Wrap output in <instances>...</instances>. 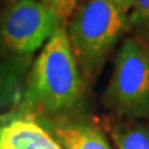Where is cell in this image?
<instances>
[{"mask_svg":"<svg viewBox=\"0 0 149 149\" xmlns=\"http://www.w3.org/2000/svg\"><path fill=\"white\" fill-rule=\"evenodd\" d=\"M84 86L66 29L62 26L32 62L21 101L0 120L79 115L84 105Z\"/></svg>","mask_w":149,"mask_h":149,"instance_id":"cell-1","label":"cell"},{"mask_svg":"<svg viewBox=\"0 0 149 149\" xmlns=\"http://www.w3.org/2000/svg\"><path fill=\"white\" fill-rule=\"evenodd\" d=\"M70 17L68 39L81 77L91 86L127 29V11L111 0H81Z\"/></svg>","mask_w":149,"mask_h":149,"instance_id":"cell-2","label":"cell"},{"mask_svg":"<svg viewBox=\"0 0 149 149\" xmlns=\"http://www.w3.org/2000/svg\"><path fill=\"white\" fill-rule=\"evenodd\" d=\"M107 108L127 119L149 117V44L126 39L104 94Z\"/></svg>","mask_w":149,"mask_h":149,"instance_id":"cell-3","label":"cell"},{"mask_svg":"<svg viewBox=\"0 0 149 149\" xmlns=\"http://www.w3.org/2000/svg\"><path fill=\"white\" fill-rule=\"evenodd\" d=\"M65 22L39 0H14L0 15V44L4 51L32 57Z\"/></svg>","mask_w":149,"mask_h":149,"instance_id":"cell-4","label":"cell"},{"mask_svg":"<svg viewBox=\"0 0 149 149\" xmlns=\"http://www.w3.org/2000/svg\"><path fill=\"white\" fill-rule=\"evenodd\" d=\"M53 135L62 149H112L100 126L79 115L33 119Z\"/></svg>","mask_w":149,"mask_h":149,"instance_id":"cell-5","label":"cell"},{"mask_svg":"<svg viewBox=\"0 0 149 149\" xmlns=\"http://www.w3.org/2000/svg\"><path fill=\"white\" fill-rule=\"evenodd\" d=\"M0 149H62L42 124L29 117L0 120Z\"/></svg>","mask_w":149,"mask_h":149,"instance_id":"cell-6","label":"cell"},{"mask_svg":"<svg viewBox=\"0 0 149 149\" xmlns=\"http://www.w3.org/2000/svg\"><path fill=\"white\" fill-rule=\"evenodd\" d=\"M32 57H19L0 51V117L7 115L21 101Z\"/></svg>","mask_w":149,"mask_h":149,"instance_id":"cell-7","label":"cell"},{"mask_svg":"<svg viewBox=\"0 0 149 149\" xmlns=\"http://www.w3.org/2000/svg\"><path fill=\"white\" fill-rule=\"evenodd\" d=\"M117 149H149V127L137 120H116L108 126Z\"/></svg>","mask_w":149,"mask_h":149,"instance_id":"cell-8","label":"cell"},{"mask_svg":"<svg viewBox=\"0 0 149 149\" xmlns=\"http://www.w3.org/2000/svg\"><path fill=\"white\" fill-rule=\"evenodd\" d=\"M128 26L149 37V0H134L127 13Z\"/></svg>","mask_w":149,"mask_h":149,"instance_id":"cell-9","label":"cell"},{"mask_svg":"<svg viewBox=\"0 0 149 149\" xmlns=\"http://www.w3.org/2000/svg\"><path fill=\"white\" fill-rule=\"evenodd\" d=\"M39 1L50 6L61 17V19L65 22L72 15V13L74 11V8H76V6H77L80 0H39Z\"/></svg>","mask_w":149,"mask_h":149,"instance_id":"cell-10","label":"cell"},{"mask_svg":"<svg viewBox=\"0 0 149 149\" xmlns=\"http://www.w3.org/2000/svg\"><path fill=\"white\" fill-rule=\"evenodd\" d=\"M111 1H113V3L117 4L120 8H123L124 11H127L128 13V10H130V7H131L134 0H111Z\"/></svg>","mask_w":149,"mask_h":149,"instance_id":"cell-11","label":"cell"},{"mask_svg":"<svg viewBox=\"0 0 149 149\" xmlns=\"http://www.w3.org/2000/svg\"><path fill=\"white\" fill-rule=\"evenodd\" d=\"M11 1H14V0H0V4H10Z\"/></svg>","mask_w":149,"mask_h":149,"instance_id":"cell-12","label":"cell"}]
</instances>
